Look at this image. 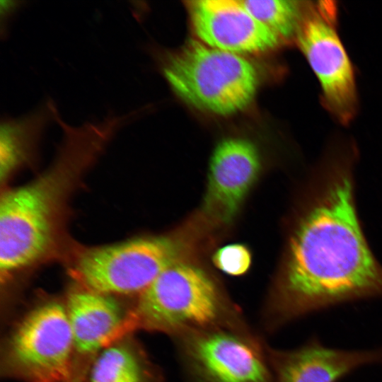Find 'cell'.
<instances>
[{
	"mask_svg": "<svg viewBox=\"0 0 382 382\" xmlns=\"http://www.w3.org/2000/svg\"><path fill=\"white\" fill-rule=\"evenodd\" d=\"M161 72L170 88L194 107L218 115L241 112L259 85L254 64L243 55L190 41L165 57Z\"/></svg>",
	"mask_w": 382,
	"mask_h": 382,
	"instance_id": "277c9868",
	"label": "cell"
},
{
	"mask_svg": "<svg viewBox=\"0 0 382 382\" xmlns=\"http://www.w3.org/2000/svg\"><path fill=\"white\" fill-rule=\"evenodd\" d=\"M54 120L62 139L54 162L39 178L6 192L0 202V269L9 273L29 265L50 249L68 193L79 175L97 158L126 116L109 113L97 122L71 126L57 107Z\"/></svg>",
	"mask_w": 382,
	"mask_h": 382,
	"instance_id": "7a4b0ae2",
	"label": "cell"
},
{
	"mask_svg": "<svg viewBox=\"0 0 382 382\" xmlns=\"http://www.w3.org/2000/svg\"><path fill=\"white\" fill-rule=\"evenodd\" d=\"M74 349L66 306L42 303L28 311L6 340L1 368L24 382H72Z\"/></svg>",
	"mask_w": 382,
	"mask_h": 382,
	"instance_id": "5b68a950",
	"label": "cell"
},
{
	"mask_svg": "<svg viewBox=\"0 0 382 382\" xmlns=\"http://www.w3.org/2000/svg\"><path fill=\"white\" fill-rule=\"evenodd\" d=\"M133 331L145 330L180 336L241 323L213 279L201 268L175 262L138 296L130 309Z\"/></svg>",
	"mask_w": 382,
	"mask_h": 382,
	"instance_id": "3957f363",
	"label": "cell"
},
{
	"mask_svg": "<svg viewBox=\"0 0 382 382\" xmlns=\"http://www.w3.org/2000/svg\"><path fill=\"white\" fill-rule=\"evenodd\" d=\"M178 242L167 236L135 238L85 253L76 272L84 287L104 294H140L178 261Z\"/></svg>",
	"mask_w": 382,
	"mask_h": 382,
	"instance_id": "ba28073f",
	"label": "cell"
},
{
	"mask_svg": "<svg viewBox=\"0 0 382 382\" xmlns=\"http://www.w3.org/2000/svg\"><path fill=\"white\" fill-rule=\"evenodd\" d=\"M262 161L257 146L240 137L219 142L210 158L203 210L221 224L231 223L257 180Z\"/></svg>",
	"mask_w": 382,
	"mask_h": 382,
	"instance_id": "30bf717a",
	"label": "cell"
},
{
	"mask_svg": "<svg viewBox=\"0 0 382 382\" xmlns=\"http://www.w3.org/2000/svg\"><path fill=\"white\" fill-rule=\"evenodd\" d=\"M354 154L350 142L335 141L311 183L264 311L270 330L342 303L382 299V266L355 207Z\"/></svg>",
	"mask_w": 382,
	"mask_h": 382,
	"instance_id": "6da1fadb",
	"label": "cell"
},
{
	"mask_svg": "<svg viewBox=\"0 0 382 382\" xmlns=\"http://www.w3.org/2000/svg\"><path fill=\"white\" fill-rule=\"evenodd\" d=\"M267 351L274 382H338L359 368L382 364V348H331L316 337L294 349Z\"/></svg>",
	"mask_w": 382,
	"mask_h": 382,
	"instance_id": "7c38bea8",
	"label": "cell"
},
{
	"mask_svg": "<svg viewBox=\"0 0 382 382\" xmlns=\"http://www.w3.org/2000/svg\"><path fill=\"white\" fill-rule=\"evenodd\" d=\"M249 250L240 243H232L219 248L213 255L214 265L221 272L240 276L247 272L251 265Z\"/></svg>",
	"mask_w": 382,
	"mask_h": 382,
	"instance_id": "2e32d148",
	"label": "cell"
},
{
	"mask_svg": "<svg viewBox=\"0 0 382 382\" xmlns=\"http://www.w3.org/2000/svg\"><path fill=\"white\" fill-rule=\"evenodd\" d=\"M54 103L47 100L21 117L5 116L0 122V178L4 182L18 166L35 156L51 120Z\"/></svg>",
	"mask_w": 382,
	"mask_h": 382,
	"instance_id": "4fadbf2b",
	"label": "cell"
},
{
	"mask_svg": "<svg viewBox=\"0 0 382 382\" xmlns=\"http://www.w3.org/2000/svg\"><path fill=\"white\" fill-rule=\"evenodd\" d=\"M23 1L1 0L0 1V33L1 38L6 37L8 25L11 18L22 7Z\"/></svg>",
	"mask_w": 382,
	"mask_h": 382,
	"instance_id": "e0dca14e",
	"label": "cell"
},
{
	"mask_svg": "<svg viewBox=\"0 0 382 382\" xmlns=\"http://www.w3.org/2000/svg\"><path fill=\"white\" fill-rule=\"evenodd\" d=\"M88 370L86 382H158L152 364L129 335L100 352Z\"/></svg>",
	"mask_w": 382,
	"mask_h": 382,
	"instance_id": "5bb4252c",
	"label": "cell"
},
{
	"mask_svg": "<svg viewBox=\"0 0 382 382\" xmlns=\"http://www.w3.org/2000/svg\"><path fill=\"white\" fill-rule=\"evenodd\" d=\"M241 323L176 337L187 382H274L267 351Z\"/></svg>",
	"mask_w": 382,
	"mask_h": 382,
	"instance_id": "8992f818",
	"label": "cell"
},
{
	"mask_svg": "<svg viewBox=\"0 0 382 382\" xmlns=\"http://www.w3.org/2000/svg\"><path fill=\"white\" fill-rule=\"evenodd\" d=\"M72 332L74 361H90L103 349L133 331L130 310L111 296L86 288L71 291L66 302Z\"/></svg>",
	"mask_w": 382,
	"mask_h": 382,
	"instance_id": "8fae6325",
	"label": "cell"
},
{
	"mask_svg": "<svg viewBox=\"0 0 382 382\" xmlns=\"http://www.w3.org/2000/svg\"><path fill=\"white\" fill-rule=\"evenodd\" d=\"M247 11L283 42L296 40L310 1H241Z\"/></svg>",
	"mask_w": 382,
	"mask_h": 382,
	"instance_id": "9a60e30c",
	"label": "cell"
},
{
	"mask_svg": "<svg viewBox=\"0 0 382 382\" xmlns=\"http://www.w3.org/2000/svg\"><path fill=\"white\" fill-rule=\"evenodd\" d=\"M333 1H310L296 42L320 86L324 108L342 125L356 115L358 96L352 64L337 32Z\"/></svg>",
	"mask_w": 382,
	"mask_h": 382,
	"instance_id": "52a82bcc",
	"label": "cell"
},
{
	"mask_svg": "<svg viewBox=\"0 0 382 382\" xmlns=\"http://www.w3.org/2000/svg\"><path fill=\"white\" fill-rule=\"evenodd\" d=\"M193 30L199 41L243 55L272 51L283 42L254 18L238 0L187 1Z\"/></svg>",
	"mask_w": 382,
	"mask_h": 382,
	"instance_id": "9c48e42d",
	"label": "cell"
}]
</instances>
